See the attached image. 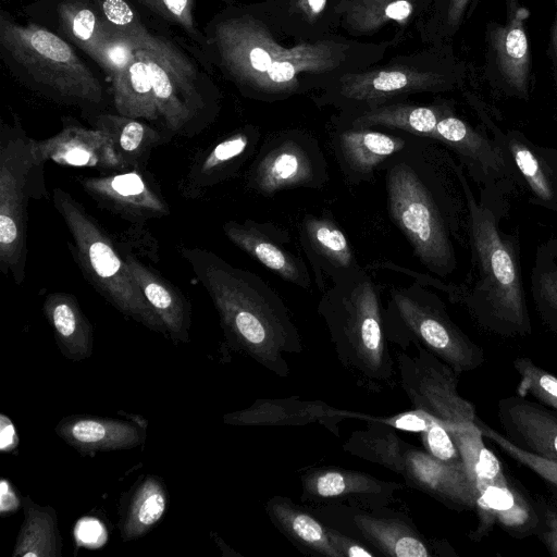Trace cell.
<instances>
[{
	"mask_svg": "<svg viewBox=\"0 0 557 557\" xmlns=\"http://www.w3.org/2000/svg\"><path fill=\"white\" fill-rule=\"evenodd\" d=\"M456 162L437 140L412 135L382 168L391 220L419 262L441 278L457 271V248H469L468 207Z\"/></svg>",
	"mask_w": 557,
	"mask_h": 557,
	"instance_id": "cell-1",
	"label": "cell"
},
{
	"mask_svg": "<svg viewBox=\"0 0 557 557\" xmlns=\"http://www.w3.org/2000/svg\"><path fill=\"white\" fill-rule=\"evenodd\" d=\"M456 171L468 207L471 272L460 285L448 283L445 295L485 331L505 337L529 335L532 324L518 239L500 228L507 199L482 190L478 197L458 161Z\"/></svg>",
	"mask_w": 557,
	"mask_h": 557,
	"instance_id": "cell-2",
	"label": "cell"
},
{
	"mask_svg": "<svg viewBox=\"0 0 557 557\" xmlns=\"http://www.w3.org/2000/svg\"><path fill=\"white\" fill-rule=\"evenodd\" d=\"M182 257L209 294L228 346L280 377L286 357L302 352V339L282 297L253 272L236 268L212 251L182 247Z\"/></svg>",
	"mask_w": 557,
	"mask_h": 557,
	"instance_id": "cell-3",
	"label": "cell"
},
{
	"mask_svg": "<svg viewBox=\"0 0 557 557\" xmlns=\"http://www.w3.org/2000/svg\"><path fill=\"white\" fill-rule=\"evenodd\" d=\"M381 295L379 283L361 265L332 282L317 307L339 363L359 387L373 393L394 388L398 381Z\"/></svg>",
	"mask_w": 557,
	"mask_h": 557,
	"instance_id": "cell-4",
	"label": "cell"
},
{
	"mask_svg": "<svg viewBox=\"0 0 557 557\" xmlns=\"http://www.w3.org/2000/svg\"><path fill=\"white\" fill-rule=\"evenodd\" d=\"M0 50L9 69L26 84L70 102L99 103V79L70 44L37 24L0 16Z\"/></svg>",
	"mask_w": 557,
	"mask_h": 557,
	"instance_id": "cell-5",
	"label": "cell"
},
{
	"mask_svg": "<svg viewBox=\"0 0 557 557\" xmlns=\"http://www.w3.org/2000/svg\"><path fill=\"white\" fill-rule=\"evenodd\" d=\"M384 326L389 344L399 350L419 345L457 374L484 362L483 350L451 320L442 298L414 280L406 286L389 287Z\"/></svg>",
	"mask_w": 557,
	"mask_h": 557,
	"instance_id": "cell-6",
	"label": "cell"
},
{
	"mask_svg": "<svg viewBox=\"0 0 557 557\" xmlns=\"http://www.w3.org/2000/svg\"><path fill=\"white\" fill-rule=\"evenodd\" d=\"M52 198L73 237L72 249L88 281L121 313L166 336L164 323L145 298L111 238L70 194L55 188Z\"/></svg>",
	"mask_w": 557,
	"mask_h": 557,
	"instance_id": "cell-7",
	"label": "cell"
},
{
	"mask_svg": "<svg viewBox=\"0 0 557 557\" xmlns=\"http://www.w3.org/2000/svg\"><path fill=\"white\" fill-rule=\"evenodd\" d=\"M449 433L476 493L479 524L470 537L481 540L495 523L518 539L539 531L540 517L534 506L504 473L497 457L485 446L476 422L456 426Z\"/></svg>",
	"mask_w": 557,
	"mask_h": 557,
	"instance_id": "cell-8",
	"label": "cell"
},
{
	"mask_svg": "<svg viewBox=\"0 0 557 557\" xmlns=\"http://www.w3.org/2000/svg\"><path fill=\"white\" fill-rule=\"evenodd\" d=\"M329 181V163L319 139L301 131L265 139L246 175L247 187L264 197L296 188L321 189Z\"/></svg>",
	"mask_w": 557,
	"mask_h": 557,
	"instance_id": "cell-9",
	"label": "cell"
},
{
	"mask_svg": "<svg viewBox=\"0 0 557 557\" xmlns=\"http://www.w3.org/2000/svg\"><path fill=\"white\" fill-rule=\"evenodd\" d=\"M37 164L32 139L2 135L0 146V269L21 284L26 261V207Z\"/></svg>",
	"mask_w": 557,
	"mask_h": 557,
	"instance_id": "cell-10",
	"label": "cell"
},
{
	"mask_svg": "<svg viewBox=\"0 0 557 557\" xmlns=\"http://www.w3.org/2000/svg\"><path fill=\"white\" fill-rule=\"evenodd\" d=\"M160 117L182 129L202 107L200 71L188 55L144 25L139 30Z\"/></svg>",
	"mask_w": 557,
	"mask_h": 557,
	"instance_id": "cell-11",
	"label": "cell"
},
{
	"mask_svg": "<svg viewBox=\"0 0 557 557\" xmlns=\"http://www.w3.org/2000/svg\"><path fill=\"white\" fill-rule=\"evenodd\" d=\"M413 347L416 355L398 350L395 357L398 383L412 409L428 413L448 431L475 422L474 406L458 393V374L425 348Z\"/></svg>",
	"mask_w": 557,
	"mask_h": 557,
	"instance_id": "cell-12",
	"label": "cell"
},
{
	"mask_svg": "<svg viewBox=\"0 0 557 557\" xmlns=\"http://www.w3.org/2000/svg\"><path fill=\"white\" fill-rule=\"evenodd\" d=\"M433 139L456 158L479 190L507 199L521 187L519 175L506 150L451 112L437 123Z\"/></svg>",
	"mask_w": 557,
	"mask_h": 557,
	"instance_id": "cell-13",
	"label": "cell"
},
{
	"mask_svg": "<svg viewBox=\"0 0 557 557\" xmlns=\"http://www.w3.org/2000/svg\"><path fill=\"white\" fill-rule=\"evenodd\" d=\"M323 522L362 540L376 553L391 557H431L436 555L429 541L405 513L387 507L369 510L345 504L312 507ZM333 527V525H332Z\"/></svg>",
	"mask_w": 557,
	"mask_h": 557,
	"instance_id": "cell-14",
	"label": "cell"
},
{
	"mask_svg": "<svg viewBox=\"0 0 557 557\" xmlns=\"http://www.w3.org/2000/svg\"><path fill=\"white\" fill-rule=\"evenodd\" d=\"M209 34L222 67L238 84L257 92L273 61L286 49L251 15L220 18Z\"/></svg>",
	"mask_w": 557,
	"mask_h": 557,
	"instance_id": "cell-15",
	"label": "cell"
},
{
	"mask_svg": "<svg viewBox=\"0 0 557 557\" xmlns=\"http://www.w3.org/2000/svg\"><path fill=\"white\" fill-rule=\"evenodd\" d=\"M302 503L311 507L345 504L376 510L395 499L404 485L366 472L323 466L307 469L300 476Z\"/></svg>",
	"mask_w": 557,
	"mask_h": 557,
	"instance_id": "cell-16",
	"label": "cell"
},
{
	"mask_svg": "<svg viewBox=\"0 0 557 557\" xmlns=\"http://www.w3.org/2000/svg\"><path fill=\"white\" fill-rule=\"evenodd\" d=\"M411 136L401 131L335 124L329 145L346 184L358 186L373 182L376 172L407 146Z\"/></svg>",
	"mask_w": 557,
	"mask_h": 557,
	"instance_id": "cell-17",
	"label": "cell"
},
{
	"mask_svg": "<svg viewBox=\"0 0 557 557\" xmlns=\"http://www.w3.org/2000/svg\"><path fill=\"white\" fill-rule=\"evenodd\" d=\"M225 236L283 281L306 290L311 289V274L300 253L290 248L289 232L273 223L253 220L227 221Z\"/></svg>",
	"mask_w": 557,
	"mask_h": 557,
	"instance_id": "cell-18",
	"label": "cell"
},
{
	"mask_svg": "<svg viewBox=\"0 0 557 557\" xmlns=\"http://www.w3.org/2000/svg\"><path fill=\"white\" fill-rule=\"evenodd\" d=\"M403 457L401 476L407 486L428 494L454 510L475 508V488L462 459L441 460L407 442H403Z\"/></svg>",
	"mask_w": 557,
	"mask_h": 557,
	"instance_id": "cell-19",
	"label": "cell"
},
{
	"mask_svg": "<svg viewBox=\"0 0 557 557\" xmlns=\"http://www.w3.org/2000/svg\"><path fill=\"white\" fill-rule=\"evenodd\" d=\"M297 233L320 293L361 267L352 245L330 212L305 214Z\"/></svg>",
	"mask_w": 557,
	"mask_h": 557,
	"instance_id": "cell-20",
	"label": "cell"
},
{
	"mask_svg": "<svg viewBox=\"0 0 557 557\" xmlns=\"http://www.w3.org/2000/svg\"><path fill=\"white\" fill-rule=\"evenodd\" d=\"M441 75L408 65H393L361 73H348L339 78L337 94L342 100L359 110L373 108L412 92L437 89Z\"/></svg>",
	"mask_w": 557,
	"mask_h": 557,
	"instance_id": "cell-21",
	"label": "cell"
},
{
	"mask_svg": "<svg viewBox=\"0 0 557 557\" xmlns=\"http://www.w3.org/2000/svg\"><path fill=\"white\" fill-rule=\"evenodd\" d=\"M32 150L39 165L53 161L61 165L98 170L117 171L126 168L107 131L87 128L70 122L50 138L32 139Z\"/></svg>",
	"mask_w": 557,
	"mask_h": 557,
	"instance_id": "cell-22",
	"label": "cell"
},
{
	"mask_svg": "<svg viewBox=\"0 0 557 557\" xmlns=\"http://www.w3.org/2000/svg\"><path fill=\"white\" fill-rule=\"evenodd\" d=\"M354 417L355 411L295 396L256 399L248 408L225 413L223 422L233 426H305L319 423L338 436V424Z\"/></svg>",
	"mask_w": 557,
	"mask_h": 557,
	"instance_id": "cell-23",
	"label": "cell"
},
{
	"mask_svg": "<svg viewBox=\"0 0 557 557\" xmlns=\"http://www.w3.org/2000/svg\"><path fill=\"white\" fill-rule=\"evenodd\" d=\"M79 182L98 203L131 222H145L169 214L163 197L137 169L84 177Z\"/></svg>",
	"mask_w": 557,
	"mask_h": 557,
	"instance_id": "cell-24",
	"label": "cell"
},
{
	"mask_svg": "<svg viewBox=\"0 0 557 557\" xmlns=\"http://www.w3.org/2000/svg\"><path fill=\"white\" fill-rule=\"evenodd\" d=\"M146 422L90 414L64 417L54 428L57 435L81 455L88 456L140 446Z\"/></svg>",
	"mask_w": 557,
	"mask_h": 557,
	"instance_id": "cell-25",
	"label": "cell"
},
{
	"mask_svg": "<svg viewBox=\"0 0 557 557\" xmlns=\"http://www.w3.org/2000/svg\"><path fill=\"white\" fill-rule=\"evenodd\" d=\"M505 437L520 449L557 461V416L521 395L499 400Z\"/></svg>",
	"mask_w": 557,
	"mask_h": 557,
	"instance_id": "cell-26",
	"label": "cell"
},
{
	"mask_svg": "<svg viewBox=\"0 0 557 557\" xmlns=\"http://www.w3.org/2000/svg\"><path fill=\"white\" fill-rule=\"evenodd\" d=\"M486 125L492 137L506 150L519 175L521 187L529 193L530 201L546 210L557 212V165L550 162L523 134L503 132L491 121Z\"/></svg>",
	"mask_w": 557,
	"mask_h": 557,
	"instance_id": "cell-27",
	"label": "cell"
},
{
	"mask_svg": "<svg viewBox=\"0 0 557 557\" xmlns=\"http://www.w3.org/2000/svg\"><path fill=\"white\" fill-rule=\"evenodd\" d=\"M343 54V46L326 40L286 48L264 74L258 92L265 96L292 94L299 88V73L332 71L339 65Z\"/></svg>",
	"mask_w": 557,
	"mask_h": 557,
	"instance_id": "cell-28",
	"label": "cell"
},
{
	"mask_svg": "<svg viewBox=\"0 0 557 557\" xmlns=\"http://www.w3.org/2000/svg\"><path fill=\"white\" fill-rule=\"evenodd\" d=\"M121 253L133 278L164 323L172 341L188 343L190 307L181 290L128 250Z\"/></svg>",
	"mask_w": 557,
	"mask_h": 557,
	"instance_id": "cell-29",
	"label": "cell"
},
{
	"mask_svg": "<svg viewBox=\"0 0 557 557\" xmlns=\"http://www.w3.org/2000/svg\"><path fill=\"white\" fill-rule=\"evenodd\" d=\"M271 523L307 555L341 557L327 535V524L289 497L274 495L264 505Z\"/></svg>",
	"mask_w": 557,
	"mask_h": 557,
	"instance_id": "cell-30",
	"label": "cell"
},
{
	"mask_svg": "<svg viewBox=\"0 0 557 557\" xmlns=\"http://www.w3.org/2000/svg\"><path fill=\"white\" fill-rule=\"evenodd\" d=\"M449 112L450 110L436 106L388 102L351 112L335 124L401 131L433 139L438 121Z\"/></svg>",
	"mask_w": 557,
	"mask_h": 557,
	"instance_id": "cell-31",
	"label": "cell"
},
{
	"mask_svg": "<svg viewBox=\"0 0 557 557\" xmlns=\"http://www.w3.org/2000/svg\"><path fill=\"white\" fill-rule=\"evenodd\" d=\"M42 309L61 354L72 361L89 358L94 345L92 327L76 298L67 293H51Z\"/></svg>",
	"mask_w": 557,
	"mask_h": 557,
	"instance_id": "cell-32",
	"label": "cell"
},
{
	"mask_svg": "<svg viewBox=\"0 0 557 557\" xmlns=\"http://www.w3.org/2000/svg\"><path fill=\"white\" fill-rule=\"evenodd\" d=\"M260 135L244 127L212 146L190 171V188H206L234 176L257 151Z\"/></svg>",
	"mask_w": 557,
	"mask_h": 557,
	"instance_id": "cell-33",
	"label": "cell"
},
{
	"mask_svg": "<svg viewBox=\"0 0 557 557\" xmlns=\"http://www.w3.org/2000/svg\"><path fill=\"white\" fill-rule=\"evenodd\" d=\"M111 79L114 107L120 115L147 120L160 117L143 46L128 65Z\"/></svg>",
	"mask_w": 557,
	"mask_h": 557,
	"instance_id": "cell-34",
	"label": "cell"
},
{
	"mask_svg": "<svg viewBox=\"0 0 557 557\" xmlns=\"http://www.w3.org/2000/svg\"><path fill=\"white\" fill-rule=\"evenodd\" d=\"M22 509L24 519L12 557H60L63 540L54 508L41 506L29 496H23Z\"/></svg>",
	"mask_w": 557,
	"mask_h": 557,
	"instance_id": "cell-35",
	"label": "cell"
},
{
	"mask_svg": "<svg viewBox=\"0 0 557 557\" xmlns=\"http://www.w3.org/2000/svg\"><path fill=\"white\" fill-rule=\"evenodd\" d=\"M168 490L156 475H146L132 492L120 519V535L124 542L147 534L163 517L168 508Z\"/></svg>",
	"mask_w": 557,
	"mask_h": 557,
	"instance_id": "cell-36",
	"label": "cell"
},
{
	"mask_svg": "<svg viewBox=\"0 0 557 557\" xmlns=\"http://www.w3.org/2000/svg\"><path fill=\"white\" fill-rule=\"evenodd\" d=\"M403 442L391 425L370 421L366 429L354 431L343 444V448L355 457L380 465L401 475Z\"/></svg>",
	"mask_w": 557,
	"mask_h": 557,
	"instance_id": "cell-37",
	"label": "cell"
},
{
	"mask_svg": "<svg viewBox=\"0 0 557 557\" xmlns=\"http://www.w3.org/2000/svg\"><path fill=\"white\" fill-rule=\"evenodd\" d=\"M96 127L107 131L127 166L137 169L140 161L159 144L160 134L137 119L102 114L96 119Z\"/></svg>",
	"mask_w": 557,
	"mask_h": 557,
	"instance_id": "cell-38",
	"label": "cell"
},
{
	"mask_svg": "<svg viewBox=\"0 0 557 557\" xmlns=\"http://www.w3.org/2000/svg\"><path fill=\"white\" fill-rule=\"evenodd\" d=\"M530 280L536 311L557 334V238H549L536 248Z\"/></svg>",
	"mask_w": 557,
	"mask_h": 557,
	"instance_id": "cell-39",
	"label": "cell"
},
{
	"mask_svg": "<svg viewBox=\"0 0 557 557\" xmlns=\"http://www.w3.org/2000/svg\"><path fill=\"white\" fill-rule=\"evenodd\" d=\"M413 9V0H349L339 10L352 29L368 33L389 21L405 25Z\"/></svg>",
	"mask_w": 557,
	"mask_h": 557,
	"instance_id": "cell-40",
	"label": "cell"
},
{
	"mask_svg": "<svg viewBox=\"0 0 557 557\" xmlns=\"http://www.w3.org/2000/svg\"><path fill=\"white\" fill-rule=\"evenodd\" d=\"M57 14L62 32L89 57L110 35L100 16L81 0H62Z\"/></svg>",
	"mask_w": 557,
	"mask_h": 557,
	"instance_id": "cell-41",
	"label": "cell"
},
{
	"mask_svg": "<svg viewBox=\"0 0 557 557\" xmlns=\"http://www.w3.org/2000/svg\"><path fill=\"white\" fill-rule=\"evenodd\" d=\"M519 375L518 394L531 395L540 403L557 410V377L527 357L515 359Z\"/></svg>",
	"mask_w": 557,
	"mask_h": 557,
	"instance_id": "cell-42",
	"label": "cell"
},
{
	"mask_svg": "<svg viewBox=\"0 0 557 557\" xmlns=\"http://www.w3.org/2000/svg\"><path fill=\"white\" fill-rule=\"evenodd\" d=\"M141 27L134 34L107 36L96 47L90 58L111 76L119 73L133 60L136 50L141 48L143 42L139 37Z\"/></svg>",
	"mask_w": 557,
	"mask_h": 557,
	"instance_id": "cell-43",
	"label": "cell"
},
{
	"mask_svg": "<svg viewBox=\"0 0 557 557\" xmlns=\"http://www.w3.org/2000/svg\"><path fill=\"white\" fill-rule=\"evenodd\" d=\"M479 425L483 437L488 438L495 443L502 450H504L512 459L521 465H524L537 475L557 486V461L548 458L540 457L531 453L524 451L509 442L503 434L492 429L490 425L481 421L479 418L475 420Z\"/></svg>",
	"mask_w": 557,
	"mask_h": 557,
	"instance_id": "cell-44",
	"label": "cell"
},
{
	"mask_svg": "<svg viewBox=\"0 0 557 557\" xmlns=\"http://www.w3.org/2000/svg\"><path fill=\"white\" fill-rule=\"evenodd\" d=\"M158 16L183 28L193 39L203 42L196 28L193 9L194 0H136Z\"/></svg>",
	"mask_w": 557,
	"mask_h": 557,
	"instance_id": "cell-45",
	"label": "cell"
},
{
	"mask_svg": "<svg viewBox=\"0 0 557 557\" xmlns=\"http://www.w3.org/2000/svg\"><path fill=\"white\" fill-rule=\"evenodd\" d=\"M100 18L110 35H128L136 33L141 22L125 0H97Z\"/></svg>",
	"mask_w": 557,
	"mask_h": 557,
	"instance_id": "cell-46",
	"label": "cell"
},
{
	"mask_svg": "<svg viewBox=\"0 0 557 557\" xmlns=\"http://www.w3.org/2000/svg\"><path fill=\"white\" fill-rule=\"evenodd\" d=\"M421 440L425 450L441 460L454 461L461 459L450 433L435 419L428 430L421 433Z\"/></svg>",
	"mask_w": 557,
	"mask_h": 557,
	"instance_id": "cell-47",
	"label": "cell"
},
{
	"mask_svg": "<svg viewBox=\"0 0 557 557\" xmlns=\"http://www.w3.org/2000/svg\"><path fill=\"white\" fill-rule=\"evenodd\" d=\"M327 535L341 557H373L377 554L361 541L330 524H327Z\"/></svg>",
	"mask_w": 557,
	"mask_h": 557,
	"instance_id": "cell-48",
	"label": "cell"
},
{
	"mask_svg": "<svg viewBox=\"0 0 557 557\" xmlns=\"http://www.w3.org/2000/svg\"><path fill=\"white\" fill-rule=\"evenodd\" d=\"M75 539L81 546L99 547L106 542V529L98 520L85 518L75 527Z\"/></svg>",
	"mask_w": 557,
	"mask_h": 557,
	"instance_id": "cell-49",
	"label": "cell"
},
{
	"mask_svg": "<svg viewBox=\"0 0 557 557\" xmlns=\"http://www.w3.org/2000/svg\"><path fill=\"white\" fill-rule=\"evenodd\" d=\"M23 507V497L13 486L10 480L2 478L0 481V515L7 517L15 513Z\"/></svg>",
	"mask_w": 557,
	"mask_h": 557,
	"instance_id": "cell-50",
	"label": "cell"
},
{
	"mask_svg": "<svg viewBox=\"0 0 557 557\" xmlns=\"http://www.w3.org/2000/svg\"><path fill=\"white\" fill-rule=\"evenodd\" d=\"M528 51V41L520 27H512L505 38V53L511 62L520 63Z\"/></svg>",
	"mask_w": 557,
	"mask_h": 557,
	"instance_id": "cell-51",
	"label": "cell"
},
{
	"mask_svg": "<svg viewBox=\"0 0 557 557\" xmlns=\"http://www.w3.org/2000/svg\"><path fill=\"white\" fill-rule=\"evenodd\" d=\"M18 434L12 420L4 413L0 414V450L11 454L18 447Z\"/></svg>",
	"mask_w": 557,
	"mask_h": 557,
	"instance_id": "cell-52",
	"label": "cell"
},
{
	"mask_svg": "<svg viewBox=\"0 0 557 557\" xmlns=\"http://www.w3.org/2000/svg\"><path fill=\"white\" fill-rule=\"evenodd\" d=\"M541 537L549 553L557 557V512L552 509H546L544 512V529Z\"/></svg>",
	"mask_w": 557,
	"mask_h": 557,
	"instance_id": "cell-53",
	"label": "cell"
},
{
	"mask_svg": "<svg viewBox=\"0 0 557 557\" xmlns=\"http://www.w3.org/2000/svg\"><path fill=\"white\" fill-rule=\"evenodd\" d=\"M326 2L327 0H295V5L309 22H312L324 11Z\"/></svg>",
	"mask_w": 557,
	"mask_h": 557,
	"instance_id": "cell-54",
	"label": "cell"
},
{
	"mask_svg": "<svg viewBox=\"0 0 557 557\" xmlns=\"http://www.w3.org/2000/svg\"><path fill=\"white\" fill-rule=\"evenodd\" d=\"M467 0H450L448 18L450 23H457Z\"/></svg>",
	"mask_w": 557,
	"mask_h": 557,
	"instance_id": "cell-55",
	"label": "cell"
},
{
	"mask_svg": "<svg viewBox=\"0 0 557 557\" xmlns=\"http://www.w3.org/2000/svg\"><path fill=\"white\" fill-rule=\"evenodd\" d=\"M539 148L540 150L542 151V153L550 161L553 162L555 165H557V148H554V147H545V146H540L539 145Z\"/></svg>",
	"mask_w": 557,
	"mask_h": 557,
	"instance_id": "cell-56",
	"label": "cell"
}]
</instances>
